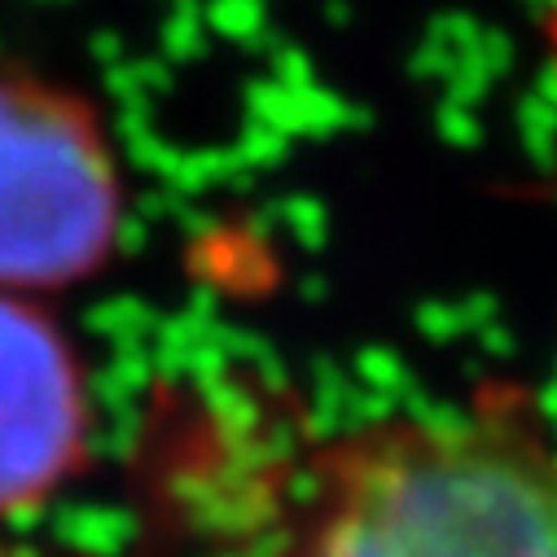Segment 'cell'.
<instances>
[{
  "label": "cell",
  "instance_id": "cell-2",
  "mask_svg": "<svg viewBox=\"0 0 557 557\" xmlns=\"http://www.w3.org/2000/svg\"><path fill=\"white\" fill-rule=\"evenodd\" d=\"M123 237V181L97 110L40 75L0 71V295L97 276Z\"/></svg>",
  "mask_w": 557,
  "mask_h": 557
},
{
  "label": "cell",
  "instance_id": "cell-3",
  "mask_svg": "<svg viewBox=\"0 0 557 557\" xmlns=\"http://www.w3.org/2000/svg\"><path fill=\"white\" fill-rule=\"evenodd\" d=\"M92 404L66 330L0 295V527L45 509L88 461Z\"/></svg>",
  "mask_w": 557,
  "mask_h": 557
},
{
  "label": "cell",
  "instance_id": "cell-1",
  "mask_svg": "<svg viewBox=\"0 0 557 557\" xmlns=\"http://www.w3.org/2000/svg\"><path fill=\"white\" fill-rule=\"evenodd\" d=\"M268 557H557V431L509 382L347 431Z\"/></svg>",
  "mask_w": 557,
  "mask_h": 557
},
{
  "label": "cell",
  "instance_id": "cell-4",
  "mask_svg": "<svg viewBox=\"0 0 557 557\" xmlns=\"http://www.w3.org/2000/svg\"><path fill=\"white\" fill-rule=\"evenodd\" d=\"M548 49H553V62H557V0H553V10H548Z\"/></svg>",
  "mask_w": 557,
  "mask_h": 557
}]
</instances>
